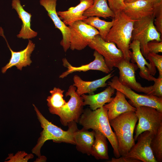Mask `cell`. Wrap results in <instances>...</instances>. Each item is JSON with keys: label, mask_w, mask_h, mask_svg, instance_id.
<instances>
[{"label": "cell", "mask_w": 162, "mask_h": 162, "mask_svg": "<svg viewBox=\"0 0 162 162\" xmlns=\"http://www.w3.org/2000/svg\"><path fill=\"white\" fill-rule=\"evenodd\" d=\"M37 118L43 130L40 133L37 143L32 150V152L38 158L41 156L40 150L44 143L48 140H52L54 142H62L75 145L74 134L78 128L77 123L74 121L68 124L67 131L63 130L49 122L41 113L36 106L33 104Z\"/></svg>", "instance_id": "obj_1"}, {"label": "cell", "mask_w": 162, "mask_h": 162, "mask_svg": "<svg viewBox=\"0 0 162 162\" xmlns=\"http://www.w3.org/2000/svg\"><path fill=\"white\" fill-rule=\"evenodd\" d=\"M107 111L104 106L94 110L86 109L81 115L78 123L85 129L98 130L104 135L112 146L114 156L118 158L121 156L118 149V141L111 128Z\"/></svg>", "instance_id": "obj_2"}, {"label": "cell", "mask_w": 162, "mask_h": 162, "mask_svg": "<svg viewBox=\"0 0 162 162\" xmlns=\"http://www.w3.org/2000/svg\"><path fill=\"white\" fill-rule=\"evenodd\" d=\"M138 118L135 112L131 111L120 114L110 121L114 131L120 156H124L135 144L133 134Z\"/></svg>", "instance_id": "obj_3"}, {"label": "cell", "mask_w": 162, "mask_h": 162, "mask_svg": "<svg viewBox=\"0 0 162 162\" xmlns=\"http://www.w3.org/2000/svg\"><path fill=\"white\" fill-rule=\"evenodd\" d=\"M114 22L104 40L112 42L122 51L124 58L130 61L131 51L129 49L135 21L122 11L115 14Z\"/></svg>", "instance_id": "obj_4"}, {"label": "cell", "mask_w": 162, "mask_h": 162, "mask_svg": "<svg viewBox=\"0 0 162 162\" xmlns=\"http://www.w3.org/2000/svg\"><path fill=\"white\" fill-rule=\"evenodd\" d=\"M154 18L153 15L134 22L131 41L137 40L139 42L141 52L145 57L149 53L147 44L149 42L162 41V35L154 24Z\"/></svg>", "instance_id": "obj_5"}, {"label": "cell", "mask_w": 162, "mask_h": 162, "mask_svg": "<svg viewBox=\"0 0 162 162\" xmlns=\"http://www.w3.org/2000/svg\"><path fill=\"white\" fill-rule=\"evenodd\" d=\"M75 86L70 85L65 94L66 97H70L68 101L63 106L49 111L50 113L60 117L61 123L64 126H68L73 121L78 123L84 111L83 100L81 96L77 94Z\"/></svg>", "instance_id": "obj_6"}, {"label": "cell", "mask_w": 162, "mask_h": 162, "mask_svg": "<svg viewBox=\"0 0 162 162\" xmlns=\"http://www.w3.org/2000/svg\"><path fill=\"white\" fill-rule=\"evenodd\" d=\"M117 76H114L110 81L107 82V85L124 94L130 99L128 102L131 106L136 108L140 106H150L162 112V98L137 94L130 88L121 84Z\"/></svg>", "instance_id": "obj_7"}, {"label": "cell", "mask_w": 162, "mask_h": 162, "mask_svg": "<svg viewBox=\"0 0 162 162\" xmlns=\"http://www.w3.org/2000/svg\"><path fill=\"white\" fill-rule=\"evenodd\" d=\"M136 108L138 122L135 129V141L139 134L146 131L156 134L162 125V112L150 106H140Z\"/></svg>", "instance_id": "obj_8"}, {"label": "cell", "mask_w": 162, "mask_h": 162, "mask_svg": "<svg viewBox=\"0 0 162 162\" xmlns=\"http://www.w3.org/2000/svg\"><path fill=\"white\" fill-rule=\"evenodd\" d=\"M68 26L70 32V48L72 50L84 49L96 35L99 34L97 29L82 20L76 21Z\"/></svg>", "instance_id": "obj_9"}, {"label": "cell", "mask_w": 162, "mask_h": 162, "mask_svg": "<svg viewBox=\"0 0 162 162\" xmlns=\"http://www.w3.org/2000/svg\"><path fill=\"white\" fill-rule=\"evenodd\" d=\"M88 46L103 56L105 63L110 71L124 58L122 51L114 43L105 41L99 34L94 37Z\"/></svg>", "instance_id": "obj_10"}, {"label": "cell", "mask_w": 162, "mask_h": 162, "mask_svg": "<svg viewBox=\"0 0 162 162\" xmlns=\"http://www.w3.org/2000/svg\"><path fill=\"white\" fill-rule=\"evenodd\" d=\"M119 70V82L122 85L138 92H142L153 95L152 86L143 87L137 82L135 72L138 68L136 64L124 58L115 66Z\"/></svg>", "instance_id": "obj_11"}, {"label": "cell", "mask_w": 162, "mask_h": 162, "mask_svg": "<svg viewBox=\"0 0 162 162\" xmlns=\"http://www.w3.org/2000/svg\"><path fill=\"white\" fill-rule=\"evenodd\" d=\"M123 11L134 21L154 15L162 8V0H138L125 3Z\"/></svg>", "instance_id": "obj_12"}, {"label": "cell", "mask_w": 162, "mask_h": 162, "mask_svg": "<svg viewBox=\"0 0 162 162\" xmlns=\"http://www.w3.org/2000/svg\"><path fill=\"white\" fill-rule=\"evenodd\" d=\"M154 135L153 133L148 131L140 134L136 138V143L124 156L143 162H157L150 147L151 141Z\"/></svg>", "instance_id": "obj_13"}, {"label": "cell", "mask_w": 162, "mask_h": 162, "mask_svg": "<svg viewBox=\"0 0 162 162\" xmlns=\"http://www.w3.org/2000/svg\"><path fill=\"white\" fill-rule=\"evenodd\" d=\"M40 2L47 11L48 15L52 21L55 28L61 31L62 39L60 44L64 52H67L70 48V32L68 26L65 24L57 14L56 9L57 0H40Z\"/></svg>", "instance_id": "obj_14"}, {"label": "cell", "mask_w": 162, "mask_h": 162, "mask_svg": "<svg viewBox=\"0 0 162 162\" xmlns=\"http://www.w3.org/2000/svg\"><path fill=\"white\" fill-rule=\"evenodd\" d=\"M0 35L5 39L11 53V57L9 62L2 68V73L4 74L8 69L14 66H16L17 69L21 70L23 67L30 65L32 62L30 59L31 55L35 47V44L32 41L29 40L28 44L25 49L20 51L14 52L10 47L1 27H0Z\"/></svg>", "instance_id": "obj_15"}, {"label": "cell", "mask_w": 162, "mask_h": 162, "mask_svg": "<svg viewBox=\"0 0 162 162\" xmlns=\"http://www.w3.org/2000/svg\"><path fill=\"white\" fill-rule=\"evenodd\" d=\"M129 49L132 50L130 54L131 62L136 63L139 68L140 77L148 81H153L155 78L153 76L156 73V68L148 62L144 58L140 50L139 42L137 40L131 41Z\"/></svg>", "instance_id": "obj_16"}, {"label": "cell", "mask_w": 162, "mask_h": 162, "mask_svg": "<svg viewBox=\"0 0 162 162\" xmlns=\"http://www.w3.org/2000/svg\"><path fill=\"white\" fill-rule=\"evenodd\" d=\"M93 56L94 60L89 64L76 67L72 66L65 58L62 59L63 66L67 68L65 71L62 74L59 76L63 79L69 74L75 72H86L90 70H98L106 74H109L111 71L106 65L103 56L97 51L94 50Z\"/></svg>", "instance_id": "obj_17"}, {"label": "cell", "mask_w": 162, "mask_h": 162, "mask_svg": "<svg viewBox=\"0 0 162 162\" xmlns=\"http://www.w3.org/2000/svg\"><path fill=\"white\" fill-rule=\"evenodd\" d=\"M80 3L74 7L69 8L67 10L57 12L60 19L67 25L74 22L83 20L87 17L83 15L84 12L92 4V0H80Z\"/></svg>", "instance_id": "obj_18"}, {"label": "cell", "mask_w": 162, "mask_h": 162, "mask_svg": "<svg viewBox=\"0 0 162 162\" xmlns=\"http://www.w3.org/2000/svg\"><path fill=\"white\" fill-rule=\"evenodd\" d=\"M108 110L107 116L110 121L119 115L129 111H134L136 108L131 106L121 92L116 90V95L112 101L104 106Z\"/></svg>", "instance_id": "obj_19"}, {"label": "cell", "mask_w": 162, "mask_h": 162, "mask_svg": "<svg viewBox=\"0 0 162 162\" xmlns=\"http://www.w3.org/2000/svg\"><path fill=\"white\" fill-rule=\"evenodd\" d=\"M113 75L112 73H109L101 78L92 81H86L76 75L73 77V85L76 88V92L79 96L87 93L89 95L93 94L97 88L106 86L107 85L106 81Z\"/></svg>", "instance_id": "obj_20"}, {"label": "cell", "mask_w": 162, "mask_h": 162, "mask_svg": "<svg viewBox=\"0 0 162 162\" xmlns=\"http://www.w3.org/2000/svg\"><path fill=\"white\" fill-rule=\"evenodd\" d=\"M12 8L17 12L19 18L22 22L21 29L17 35L19 38L23 39H31L36 37L38 33L31 28L32 15L26 12L21 5L20 0H13L12 3Z\"/></svg>", "instance_id": "obj_21"}, {"label": "cell", "mask_w": 162, "mask_h": 162, "mask_svg": "<svg viewBox=\"0 0 162 162\" xmlns=\"http://www.w3.org/2000/svg\"><path fill=\"white\" fill-rule=\"evenodd\" d=\"M116 89L109 86L102 92L96 94L81 95L83 100V105H88L93 110L103 107L106 103H109L113 99L112 96L114 94Z\"/></svg>", "instance_id": "obj_22"}, {"label": "cell", "mask_w": 162, "mask_h": 162, "mask_svg": "<svg viewBox=\"0 0 162 162\" xmlns=\"http://www.w3.org/2000/svg\"><path fill=\"white\" fill-rule=\"evenodd\" d=\"M77 150L83 154L90 155L91 149L94 140V131H89L82 128H78L74 131L73 135Z\"/></svg>", "instance_id": "obj_23"}, {"label": "cell", "mask_w": 162, "mask_h": 162, "mask_svg": "<svg viewBox=\"0 0 162 162\" xmlns=\"http://www.w3.org/2000/svg\"><path fill=\"white\" fill-rule=\"evenodd\" d=\"M94 131V140L92 145L90 154L97 160L109 159L107 138L98 130Z\"/></svg>", "instance_id": "obj_24"}, {"label": "cell", "mask_w": 162, "mask_h": 162, "mask_svg": "<svg viewBox=\"0 0 162 162\" xmlns=\"http://www.w3.org/2000/svg\"><path fill=\"white\" fill-rule=\"evenodd\" d=\"M92 5L86 9L83 15L87 17L98 16L106 19L114 18L115 14L109 7L107 0H92Z\"/></svg>", "instance_id": "obj_25"}, {"label": "cell", "mask_w": 162, "mask_h": 162, "mask_svg": "<svg viewBox=\"0 0 162 162\" xmlns=\"http://www.w3.org/2000/svg\"><path fill=\"white\" fill-rule=\"evenodd\" d=\"M82 21L85 23L97 29L99 32V34L104 40L106 36L114 22L113 18L111 21L108 22L102 20L99 17L95 16L88 17Z\"/></svg>", "instance_id": "obj_26"}, {"label": "cell", "mask_w": 162, "mask_h": 162, "mask_svg": "<svg viewBox=\"0 0 162 162\" xmlns=\"http://www.w3.org/2000/svg\"><path fill=\"white\" fill-rule=\"evenodd\" d=\"M64 91V90L56 87L50 91L51 95L46 99L49 111L60 108L66 104L67 102L63 98Z\"/></svg>", "instance_id": "obj_27"}, {"label": "cell", "mask_w": 162, "mask_h": 162, "mask_svg": "<svg viewBox=\"0 0 162 162\" xmlns=\"http://www.w3.org/2000/svg\"><path fill=\"white\" fill-rule=\"evenodd\" d=\"M150 147L157 162H162V125L158 129L150 142Z\"/></svg>", "instance_id": "obj_28"}, {"label": "cell", "mask_w": 162, "mask_h": 162, "mask_svg": "<svg viewBox=\"0 0 162 162\" xmlns=\"http://www.w3.org/2000/svg\"><path fill=\"white\" fill-rule=\"evenodd\" d=\"M5 159V162H27L29 160L33 158L32 154H28L24 151H18L15 155L11 153Z\"/></svg>", "instance_id": "obj_29"}, {"label": "cell", "mask_w": 162, "mask_h": 162, "mask_svg": "<svg viewBox=\"0 0 162 162\" xmlns=\"http://www.w3.org/2000/svg\"><path fill=\"white\" fill-rule=\"evenodd\" d=\"M149 63L157 68L159 72L158 78H162V56L158 54L149 52L145 57Z\"/></svg>", "instance_id": "obj_30"}, {"label": "cell", "mask_w": 162, "mask_h": 162, "mask_svg": "<svg viewBox=\"0 0 162 162\" xmlns=\"http://www.w3.org/2000/svg\"><path fill=\"white\" fill-rule=\"evenodd\" d=\"M108 5L115 14L123 11L125 7L123 0H107Z\"/></svg>", "instance_id": "obj_31"}, {"label": "cell", "mask_w": 162, "mask_h": 162, "mask_svg": "<svg viewBox=\"0 0 162 162\" xmlns=\"http://www.w3.org/2000/svg\"><path fill=\"white\" fill-rule=\"evenodd\" d=\"M148 52L158 54L162 52V41H152L147 44Z\"/></svg>", "instance_id": "obj_32"}, {"label": "cell", "mask_w": 162, "mask_h": 162, "mask_svg": "<svg viewBox=\"0 0 162 162\" xmlns=\"http://www.w3.org/2000/svg\"><path fill=\"white\" fill-rule=\"evenodd\" d=\"M153 81L154 83L152 85L153 95L162 98V78H155Z\"/></svg>", "instance_id": "obj_33"}, {"label": "cell", "mask_w": 162, "mask_h": 162, "mask_svg": "<svg viewBox=\"0 0 162 162\" xmlns=\"http://www.w3.org/2000/svg\"><path fill=\"white\" fill-rule=\"evenodd\" d=\"M157 31L162 35V8L156 13L154 22Z\"/></svg>", "instance_id": "obj_34"}, {"label": "cell", "mask_w": 162, "mask_h": 162, "mask_svg": "<svg viewBox=\"0 0 162 162\" xmlns=\"http://www.w3.org/2000/svg\"><path fill=\"white\" fill-rule=\"evenodd\" d=\"M110 162H141L140 160L136 159H132L124 156H120L118 158H112Z\"/></svg>", "instance_id": "obj_35"}, {"label": "cell", "mask_w": 162, "mask_h": 162, "mask_svg": "<svg viewBox=\"0 0 162 162\" xmlns=\"http://www.w3.org/2000/svg\"><path fill=\"white\" fill-rule=\"evenodd\" d=\"M47 158L46 157L44 156H41L40 157L37 158L34 162H46Z\"/></svg>", "instance_id": "obj_36"}, {"label": "cell", "mask_w": 162, "mask_h": 162, "mask_svg": "<svg viewBox=\"0 0 162 162\" xmlns=\"http://www.w3.org/2000/svg\"><path fill=\"white\" fill-rule=\"evenodd\" d=\"M138 0H123L124 3H130L135 2Z\"/></svg>", "instance_id": "obj_37"}]
</instances>
